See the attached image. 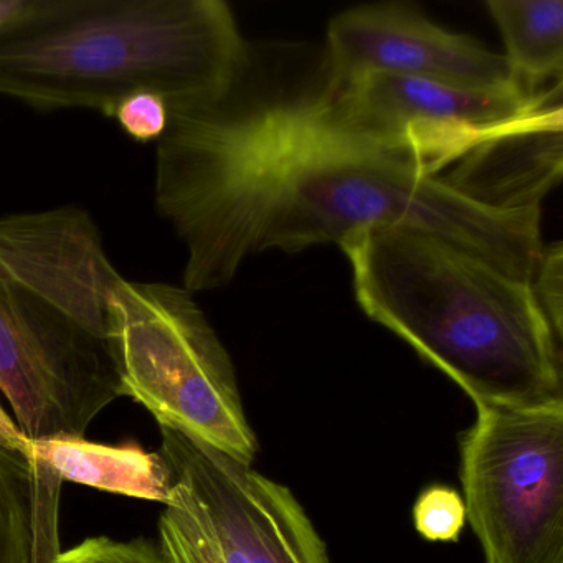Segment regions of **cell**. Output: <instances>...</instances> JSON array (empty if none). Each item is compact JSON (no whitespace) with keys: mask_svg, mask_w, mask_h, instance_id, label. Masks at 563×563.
Here are the masks:
<instances>
[{"mask_svg":"<svg viewBox=\"0 0 563 563\" xmlns=\"http://www.w3.org/2000/svg\"><path fill=\"white\" fill-rule=\"evenodd\" d=\"M245 74L220 100L170 111L156 143L154 202L186 246L184 289L223 288L266 250L341 245L367 230L430 233L532 279L540 210L477 206L410 154L332 130L314 88L253 93Z\"/></svg>","mask_w":563,"mask_h":563,"instance_id":"6da1fadb","label":"cell"},{"mask_svg":"<svg viewBox=\"0 0 563 563\" xmlns=\"http://www.w3.org/2000/svg\"><path fill=\"white\" fill-rule=\"evenodd\" d=\"M252 64L223 0H21L0 22V97L38 111L159 95L169 110L225 97Z\"/></svg>","mask_w":563,"mask_h":563,"instance_id":"7a4b0ae2","label":"cell"},{"mask_svg":"<svg viewBox=\"0 0 563 563\" xmlns=\"http://www.w3.org/2000/svg\"><path fill=\"white\" fill-rule=\"evenodd\" d=\"M339 246L362 311L460 385L476 408L563 401L562 335L530 282L430 233L367 230Z\"/></svg>","mask_w":563,"mask_h":563,"instance_id":"3957f363","label":"cell"},{"mask_svg":"<svg viewBox=\"0 0 563 563\" xmlns=\"http://www.w3.org/2000/svg\"><path fill=\"white\" fill-rule=\"evenodd\" d=\"M121 279L80 206L0 217V391L31 443L85 438L123 397L110 339Z\"/></svg>","mask_w":563,"mask_h":563,"instance_id":"277c9868","label":"cell"},{"mask_svg":"<svg viewBox=\"0 0 563 563\" xmlns=\"http://www.w3.org/2000/svg\"><path fill=\"white\" fill-rule=\"evenodd\" d=\"M110 312L123 397L143 405L159 427L252 463L258 446L232 358L192 292L123 278L111 295Z\"/></svg>","mask_w":563,"mask_h":563,"instance_id":"5b68a950","label":"cell"},{"mask_svg":"<svg viewBox=\"0 0 563 563\" xmlns=\"http://www.w3.org/2000/svg\"><path fill=\"white\" fill-rule=\"evenodd\" d=\"M174 474L161 514L169 563H331L291 490L206 441L159 427Z\"/></svg>","mask_w":563,"mask_h":563,"instance_id":"8992f818","label":"cell"},{"mask_svg":"<svg viewBox=\"0 0 563 563\" xmlns=\"http://www.w3.org/2000/svg\"><path fill=\"white\" fill-rule=\"evenodd\" d=\"M461 483L486 563H563V401L477 407Z\"/></svg>","mask_w":563,"mask_h":563,"instance_id":"52a82bcc","label":"cell"},{"mask_svg":"<svg viewBox=\"0 0 563 563\" xmlns=\"http://www.w3.org/2000/svg\"><path fill=\"white\" fill-rule=\"evenodd\" d=\"M559 93L562 84L529 93L368 74L338 87L322 77L314 87V107L332 130L391 153L410 154L431 176L441 177L471 150L529 120Z\"/></svg>","mask_w":563,"mask_h":563,"instance_id":"ba28073f","label":"cell"},{"mask_svg":"<svg viewBox=\"0 0 563 563\" xmlns=\"http://www.w3.org/2000/svg\"><path fill=\"white\" fill-rule=\"evenodd\" d=\"M321 71L331 87L388 74L476 90H523L504 55L400 4L362 5L335 15Z\"/></svg>","mask_w":563,"mask_h":563,"instance_id":"9c48e42d","label":"cell"},{"mask_svg":"<svg viewBox=\"0 0 563 563\" xmlns=\"http://www.w3.org/2000/svg\"><path fill=\"white\" fill-rule=\"evenodd\" d=\"M562 93L536 114L484 141L454 163L441 180L464 199L500 212L540 210L562 180Z\"/></svg>","mask_w":563,"mask_h":563,"instance_id":"30bf717a","label":"cell"},{"mask_svg":"<svg viewBox=\"0 0 563 563\" xmlns=\"http://www.w3.org/2000/svg\"><path fill=\"white\" fill-rule=\"evenodd\" d=\"M35 460L51 467L58 479L107 493L154 500L166 506L174 474L166 457L141 444H101L85 438H54L32 443Z\"/></svg>","mask_w":563,"mask_h":563,"instance_id":"8fae6325","label":"cell"},{"mask_svg":"<svg viewBox=\"0 0 563 563\" xmlns=\"http://www.w3.org/2000/svg\"><path fill=\"white\" fill-rule=\"evenodd\" d=\"M60 486L42 461L0 448V563L57 555Z\"/></svg>","mask_w":563,"mask_h":563,"instance_id":"7c38bea8","label":"cell"},{"mask_svg":"<svg viewBox=\"0 0 563 563\" xmlns=\"http://www.w3.org/2000/svg\"><path fill=\"white\" fill-rule=\"evenodd\" d=\"M506 45L507 64L523 90L542 93L562 84V0H487Z\"/></svg>","mask_w":563,"mask_h":563,"instance_id":"4fadbf2b","label":"cell"},{"mask_svg":"<svg viewBox=\"0 0 563 563\" xmlns=\"http://www.w3.org/2000/svg\"><path fill=\"white\" fill-rule=\"evenodd\" d=\"M415 529L430 542H457L466 523L463 497L448 486H431L413 507Z\"/></svg>","mask_w":563,"mask_h":563,"instance_id":"5bb4252c","label":"cell"},{"mask_svg":"<svg viewBox=\"0 0 563 563\" xmlns=\"http://www.w3.org/2000/svg\"><path fill=\"white\" fill-rule=\"evenodd\" d=\"M54 563H169L159 545L146 537L114 540L90 537L78 545L60 552Z\"/></svg>","mask_w":563,"mask_h":563,"instance_id":"9a60e30c","label":"cell"},{"mask_svg":"<svg viewBox=\"0 0 563 563\" xmlns=\"http://www.w3.org/2000/svg\"><path fill=\"white\" fill-rule=\"evenodd\" d=\"M169 117V104L159 95L137 93L118 104L113 120L131 140L147 144L163 137Z\"/></svg>","mask_w":563,"mask_h":563,"instance_id":"2e32d148","label":"cell"},{"mask_svg":"<svg viewBox=\"0 0 563 563\" xmlns=\"http://www.w3.org/2000/svg\"><path fill=\"white\" fill-rule=\"evenodd\" d=\"M533 295L537 305L545 314L547 321L552 325L556 334L563 331V249L562 243L543 245L539 265L532 279Z\"/></svg>","mask_w":563,"mask_h":563,"instance_id":"e0dca14e","label":"cell"},{"mask_svg":"<svg viewBox=\"0 0 563 563\" xmlns=\"http://www.w3.org/2000/svg\"><path fill=\"white\" fill-rule=\"evenodd\" d=\"M0 448L34 457L31 441L22 433L15 420L9 417L2 405H0Z\"/></svg>","mask_w":563,"mask_h":563,"instance_id":"ac0fdd59","label":"cell"},{"mask_svg":"<svg viewBox=\"0 0 563 563\" xmlns=\"http://www.w3.org/2000/svg\"><path fill=\"white\" fill-rule=\"evenodd\" d=\"M21 5V0H0V22L14 14Z\"/></svg>","mask_w":563,"mask_h":563,"instance_id":"d6986e66","label":"cell"}]
</instances>
